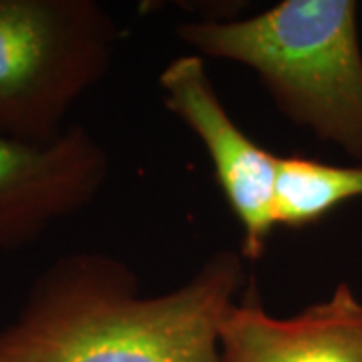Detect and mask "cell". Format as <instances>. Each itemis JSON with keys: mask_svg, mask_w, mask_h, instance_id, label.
<instances>
[{"mask_svg": "<svg viewBox=\"0 0 362 362\" xmlns=\"http://www.w3.org/2000/svg\"><path fill=\"white\" fill-rule=\"evenodd\" d=\"M240 250H220L175 290L143 296L101 252L57 259L0 328V362H220L221 326L244 292Z\"/></svg>", "mask_w": 362, "mask_h": 362, "instance_id": "obj_1", "label": "cell"}, {"mask_svg": "<svg viewBox=\"0 0 362 362\" xmlns=\"http://www.w3.org/2000/svg\"><path fill=\"white\" fill-rule=\"evenodd\" d=\"M356 199H362V165H334L310 157L278 156V226L306 228Z\"/></svg>", "mask_w": 362, "mask_h": 362, "instance_id": "obj_7", "label": "cell"}, {"mask_svg": "<svg viewBox=\"0 0 362 362\" xmlns=\"http://www.w3.org/2000/svg\"><path fill=\"white\" fill-rule=\"evenodd\" d=\"M159 87L165 107L204 145L221 194L242 228L240 254L256 262L278 228V156L254 141L226 111L199 54L169 61L159 73Z\"/></svg>", "mask_w": 362, "mask_h": 362, "instance_id": "obj_4", "label": "cell"}, {"mask_svg": "<svg viewBox=\"0 0 362 362\" xmlns=\"http://www.w3.org/2000/svg\"><path fill=\"white\" fill-rule=\"evenodd\" d=\"M119 26L95 0H0V135L49 145L107 75Z\"/></svg>", "mask_w": 362, "mask_h": 362, "instance_id": "obj_3", "label": "cell"}, {"mask_svg": "<svg viewBox=\"0 0 362 362\" xmlns=\"http://www.w3.org/2000/svg\"><path fill=\"white\" fill-rule=\"evenodd\" d=\"M107 175V151L83 125L49 145L0 135V252L21 250L89 206Z\"/></svg>", "mask_w": 362, "mask_h": 362, "instance_id": "obj_5", "label": "cell"}, {"mask_svg": "<svg viewBox=\"0 0 362 362\" xmlns=\"http://www.w3.org/2000/svg\"><path fill=\"white\" fill-rule=\"evenodd\" d=\"M220 362H362V300L340 282L292 316H272L247 286L221 326Z\"/></svg>", "mask_w": 362, "mask_h": 362, "instance_id": "obj_6", "label": "cell"}, {"mask_svg": "<svg viewBox=\"0 0 362 362\" xmlns=\"http://www.w3.org/2000/svg\"><path fill=\"white\" fill-rule=\"evenodd\" d=\"M202 59L256 73L278 111L362 163V47L352 0H282L246 18L177 26Z\"/></svg>", "mask_w": 362, "mask_h": 362, "instance_id": "obj_2", "label": "cell"}]
</instances>
